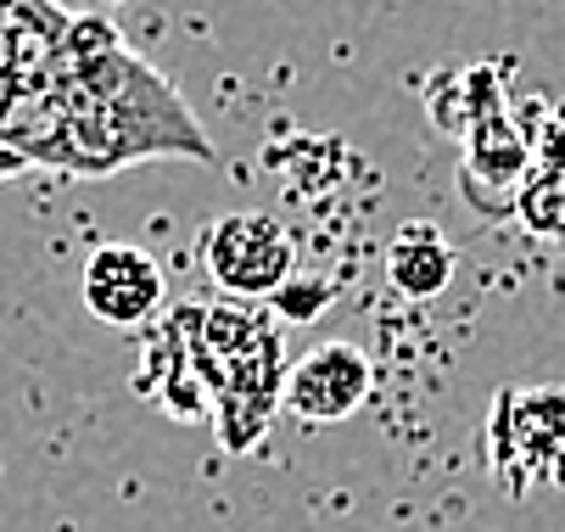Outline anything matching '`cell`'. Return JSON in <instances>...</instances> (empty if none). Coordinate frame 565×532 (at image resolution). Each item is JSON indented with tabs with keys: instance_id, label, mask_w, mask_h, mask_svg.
Returning a JSON list of instances; mask_svg holds the SVG:
<instances>
[{
	"instance_id": "6da1fadb",
	"label": "cell",
	"mask_w": 565,
	"mask_h": 532,
	"mask_svg": "<svg viewBox=\"0 0 565 532\" xmlns=\"http://www.w3.org/2000/svg\"><path fill=\"white\" fill-rule=\"evenodd\" d=\"M493 477L526 499L532 488L565 482V393L559 387H504L481 426Z\"/></svg>"
},
{
	"instance_id": "7a4b0ae2",
	"label": "cell",
	"mask_w": 565,
	"mask_h": 532,
	"mask_svg": "<svg viewBox=\"0 0 565 532\" xmlns=\"http://www.w3.org/2000/svg\"><path fill=\"white\" fill-rule=\"evenodd\" d=\"M196 258L230 297L247 302H269L297 275V247L269 213H218L196 242Z\"/></svg>"
},
{
	"instance_id": "3957f363",
	"label": "cell",
	"mask_w": 565,
	"mask_h": 532,
	"mask_svg": "<svg viewBox=\"0 0 565 532\" xmlns=\"http://www.w3.org/2000/svg\"><path fill=\"white\" fill-rule=\"evenodd\" d=\"M78 291H85V309L102 326L118 331H151L163 320V302H169V275L146 247L129 242H107L85 258V275H78Z\"/></svg>"
},
{
	"instance_id": "277c9868",
	"label": "cell",
	"mask_w": 565,
	"mask_h": 532,
	"mask_svg": "<svg viewBox=\"0 0 565 532\" xmlns=\"http://www.w3.org/2000/svg\"><path fill=\"white\" fill-rule=\"evenodd\" d=\"M286 370L291 364L280 353V331L275 326L235 359L230 387L213 398V426H218V443L230 454H253L269 437V421L286 404Z\"/></svg>"
},
{
	"instance_id": "5b68a950",
	"label": "cell",
	"mask_w": 565,
	"mask_h": 532,
	"mask_svg": "<svg viewBox=\"0 0 565 532\" xmlns=\"http://www.w3.org/2000/svg\"><path fill=\"white\" fill-rule=\"evenodd\" d=\"M375 364L359 342H319L286 370V409L308 426H337L364 409Z\"/></svg>"
},
{
	"instance_id": "8992f818",
	"label": "cell",
	"mask_w": 565,
	"mask_h": 532,
	"mask_svg": "<svg viewBox=\"0 0 565 532\" xmlns=\"http://www.w3.org/2000/svg\"><path fill=\"white\" fill-rule=\"evenodd\" d=\"M386 258H392V280L403 297H437L454 280V247L443 242L437 224H403Z\"/></svg>"
},
{
	"instance_id": "52a82bcc",
	"label": "cell",
	"mask_w": 565,
	"mask_h": 532,
	"mask_svg": "<svg viewBox=\"0 0 565 532\" xmlns=\"http://www.w3.org/2000/svg\"><path fill=\"white\" fill-rule=\"evenodd\" d=\"M515 208L532 219V231H543V236H565V180H554V174L526 180Z\"/></svg>"
},
{
	"instance_id": "ba28073f",
	"label": "cell",
	"mask_w": 565,
	"mask_h": 532,
	"mask_svg": "<svg viewBox=\"0 0 565 532\" xmlns=\"http://www.w3.org/2000/svg\"><path fill=\"white\" fill-rule=\"evenodd\" d=\"M269 302H280V315H286V320H313V315L331 302V286H326V280H302V275H291Z\"/></svg>"
},
{
	"instance_id": "9c48e42d",
	"label": "cell",
	"mask_w": 565,
	"mask_h": 532,
	"mask_svg": "<svg viewBox=\"0 0 565 532\" xmlns=\"http://www.w3.org/2000/svg\"><path fill=\"white\" fill-rule=\"evenodd\" d=\"M0 73L18 79V56H12V23H7V7H0Z\"/></svg>"
},
{
	"instance_id": "30bf717a",
	"label": "cell",
	"mask_w": 565,
	"mask_h": 532,
	"mask_svg": "<svg viewBox=\"0 0 565 532\" xmlns=\"http://www.w3.org/2000/svg\"><path fill=\"white\" fill-rule=\"evenodd\" d=\"M23 169H29V163L18 158V151H12L7 140H0V180H12V174H23Z\"/></svg>"
}]
</instances>
